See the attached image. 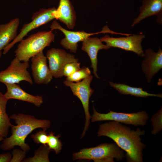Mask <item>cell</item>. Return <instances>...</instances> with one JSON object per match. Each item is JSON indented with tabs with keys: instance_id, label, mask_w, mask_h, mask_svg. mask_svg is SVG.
Masks as SVG:
<instances>
[{
	"instance_id": "1",
	"label": "cell",
	"mask_w": 162,
	"mask_h": 162,
	"mask_svg": "<svg viewBox=\"0 0 162 162\" xmlns=\"http://www.w3.org/2000/svg\"><path fill=\"white\" fill-rule=\"evenodd\" d=\"M144 130L137 128L136 130L120 123L114 121L100 125L97 132L98 137L110 138L125 152L128 162H143V152L146 145L140 137L145 134Z\"/></svg>"
},
{
	"instance_id": "2",
	"label": "cell",
	"mask_w": 162,
	"mask_h": 162,
	"mask_svg": "<svg viewBox=\"0 0 162 162\" xmlns=\"http://www.w3.org/2000/svg\"><path fill=\"white\" fill-rule=\"evenodd\" d=\"M9 117L14 119L17 125H11V135L3 139L0 145V148L4 150H10L16 146H19L26 152L29 151L30 147L25 142L28 134L36 129L40 128L46 130L50 126L51 122L49 120L37 119L31 115L19 113L12 115Z\"/></svg>"
},
{
	"instance_id": "3",
	"label": "cell",
	"mask_w": 162,
	"mask_h": 162,
	"mask_svg": "<svg viewBox=\"0 0 162 162\" xmlns=\"http://www.w3.org/2000/svg\"><path fill=\"white\" fill-rule=\"evenodd\" d=\"M55 36L51 30L40 31L22 39L14 52L15 57L21 61L28 62L32 57L49 46L54 41Z\"/></svg>"
},
{
	"instance_id": "4",
	"label": "cell",
	"mask_w": 162,
	"mask_h": 162,
	"mask_svg": "<svg viewBox=\"0 0 162 162\" xmlns=\"http://www.w3.org/2000/svg\"><path fill=\"white\" fill-rule=\"evenodd\" d=\"M124 151L115 143H105L97 146L80 149L72 154L73 160H86L94 162H114L125 157Z\"/></svg>"
},
{
	"instance_id": "5",
	"label": "cell",
	"mask_w": 162,
	"mask_h": 162,
	"mask_svg": "<svg viewBox=\"0 0 162 162\" xmlns=\"http://www.w3.org/2000/svg\"><path fill=\"white\" fill-rule=\"evenodd\" d=\"M93 113L91 117V122L110 121L117 122L122 124L135 126L145 125L149 118L148 113L145 111L136 112L125 113L117 112L109 110L106 113L98 112L94 106Z\"/></svg>"
},
{
	"instance_id": "6",
	"label": "cell",
	"mask_w": 162,
	"mask_h": 162,
	"mask_svg": "<svg viewBox=\"0 0 162 162\" xmlns=\"http://www.w3.org/2000/svg\"><path fill=\"white\" fill-rule=\"evenodd\" d=\"M93 78V76L91 75L82 81L77 82H70L67 80L63 81L64 84L70 87L73 95L76 96L80 100L84 109L86 122L80 139L85 135L88 128L91 117L89 112V103L90 98L94 92L90 87Z\"/></svg>"
},
{
	"instance_id": "7",
	"label": "cell",
	"mask_w": 162,
	"mask_h": 162,
	"mask_svg": "<svg viewBox=\"0 0 162 162\" xmlns=\"http://www.w3.org/2000/svg\"><path fill=\"white\" fill-rule=\"evenodd\" d=\"M51 30L58 29L62 32L64 38L61 39L60 44L64 49L71 52L75 53L77 50V43L83 41L87 38L95 34L99 33H110L117 34V32L110 30L107 25L104 26L101 31L94 33H88L83 31H73L64 28L56 20H54L50 26Z\"/></svg>"
},
{
	"instance_id": "8",
	"label": "cell",
	"mask_w": 162,
	"mask_h": 162,
	"mask_svg": "<svg viewBox=\"0 0 162 162\" xmlns=\"http://www.w3.org/2000/svg\"><path fill=\"white\" fill-rule=\"evenodd\" d=\"M56 9L55 7L43 8L34 13L32 16V21L28 23L24 24L15 39L4 48L3 54H6L16 43L22 39L29 32L55 19L54 12Z\"/></svg>"
},
{
	"instance_id": "9",
	"label": "cell",
	"mask_w": 162,
	"mask_h": 162,
	"mask_svg": "<svg viewBox=\"0 0 162 162\" xmlns=\"http://www.w3.org/2000/svg\"><path fill=\"white\" fill-rule=\"evenodd\" d=\"M29 66L28 62H22L15 57L7 69L0 71V82L4 84L19 83L25 81L33 84L32 77L27 70Z\"/></svg>"
},
{
	"instance_id": "10",
	"label": "cell",
	"mask_w": 162,
	"mask_h": 162,
	"mask_svg": "<svg viewBox=\"0 0 162 162\" xmlns=\"http://www.w3.org/2000/svg\"><path fill=\"white\" fill-rule=\"evenodd\" d=\"M145 38L142 34H130L126 37L114 38L108 35L100 38L102 42L106 43L110 48L111 47L120 48L127 51L133 52L139 56L143 57L144 52L141 43Z\"/></svg>"
},
{
	"instance_id": "11",
	"label": "cell",
	"mask_w": 162,
	"mask_h": 162,
	"mask_svg": "<svg viewBox=\"0 0 162 162\" xmlns=\"http://www.w3.org/2000/svg\"><path fill=\"white\" fill-rule=\"evenodd\" d=\"M46 55L49 68L53 77L56 78L63 76V68L67 63L78 62V59L74 55L60 48H52L47 51Z\"/></svg>"
},
{
	"instance_id": "12",
	"label": "cell",
	"mask_w": 162,
	"mask_h": 162,
	"mask_svg": "<svg viewBox=\"0 0 162 162\" xmlns=\"http://www.w3.org/2000/svg\"><path fill=\"white\" fill-rule=\"evenodd\" d=\"M32 75L34 82L38 84H47L53 76L47 63V58L41 51L31 58Z\"/></svg>"
},
{
	"instance_id": "13",
	"label": "cell",
	"mask_w": 162,
	"mask_h": 162,
	"mask_svg": "<svg viewBox=\"0 0 162 162\" xmlns=\"http://www.w3.org/2000/svg\"><path fill=\"white\" fill-rule=\"evenodd\" d=\"M143 57L141 70L149 83L162 68V50L159 47L158 51L155 52L152 49L148 48L144 52Z\"/></svg>"
},
{
	"instance_id": "14",
	"label": "cell",
	"mask_w": 162,
	"mask_h": 162,
	"mask_svg": "<svg viewBox=\"0 0 162 162\" xmlns=\"http://www.w3.org/2000/svg\"><path fill=\"white\" fill-rule=\"evenodd\" d=\"M82 50L86 52L89 56L91 62V67L93 74L96 77L100 79L97 74L98 60L97 55L101 50H108L110 48L102 43L100 38L96 37H89L82 41Z\"/></svg>"
},
{
	"instance_id": "15",
	"label": "cell",
	"mask_w": 162,
	"mask_h": 162,
	"mask_svg": "<svg viewBox=\"0 0 162 162\" xmlns=\"http://www.w3.org/2000/svg\"><path fill=\"white\" fill-rule=\"evenodd\" d=\"M140 14L134 19L131 25L133 27L143 20L153 15L157 16L158 23H162V0H143L140 8Z\"/></svg>"
},
{
	"instance_id": "16",
	"label": "cell",
	"mask_w": 162,
	"mask_h": 162,
	"mask_svg": "<svg viewBox=\"0 0 162 162\" xmlns=\"http://www.w3.org/2000/svg\"><path fill=\"white\" fill-rule=\"evenodd\" d=\"M54 14L55 19L64 24L68 28L72 29L74 28L76 16L70 0H60L58 7Z\"/></svg>"
},
{
	"instance_id": "17",
	"label": "cell",
	"mask_w": 162,
	"mask_h": 162,
	"mask_svg": "<svg viewBox=\"0 0 162 162\" xmlns=\"http://www.w3.org/2000/svg\"><path fill=\"white\" fill-rule=\"evenodd\" d=\"M7 91L4 94L6 98L15 99L27 102L39 107L43 102L42 96H34L22 90L19 85L16 83L4 84Z\"/></svg>"
},
{
	"instance_id": "18",
	"label": "cell",
	"mask_w": 162,
	"mask_h": 162,
	"mask_svg": "<svg viewBox=\"0 0 162 162\" xmlns=\"http://www.w3.org/2000/svg\"><path fill=\"white\" fill-rule=\"evenodd\" d=\"M20 21L17 18L0 24V52L16 38Z\"/></svg>"
},
{
	"instance_id": "19",
	"label": "cell",
	"mask_w": 162,
	"mask_h": 162,
	"mask_svg": "<svg viewBox=\"0 0 162 162\" xmlns=\"http://www.w3.org/2000/svg\"><path fill=\"white\" fill-rule=\"evenodd\" d=\"M110 86L116 89L120 94L129 95L135 97L146 98L148 97H156L162 98V93L151 94L143 90L140 87H131L128 85L109 82Z\"/></svg>"
},
{
	"instance_id": "20",
	"label": "cell",
	"mask_w": 162,
	"mask_h": 162,
	"mask_svg": "<svg viewBox=\"0 0 162 162\" xmlns=\"http://www.w3.org/2000/svg\"><path fill=\"white\" fill-rule=\"evenodd\" d=\"M9 100L0 92V136L7 137L12 124L6 112V105Z\"/></svg>"
},
{
	"instance_id": "21",
	"label": "cell",
	"mask_w": 162,
	"mask_h": 162,
	"mask_svg": "<svg viewBox=\"0 0 162 162\" xmlns=\"http://www.w3.org/2000/svg\"><path fill=\"white\" fill-rule=\"evenodd\" d=\"M51 151L47 145L42 144L35 151L34 156L24 159L22 162H49V154Z\"/></svg>"
},
{
	"instance_id": "22",
	"label": "cell",
	"mask_w": 162,
	"mask_h": 162,
	"mask_svg": "<svg viewBox=\"0 0 162 162\" xmlns=\"http://www.w3.org/2000/svg\"><path fill=\"white\" fill-rule=\"evenodd\" d=\"M54 133L52 131L50 132L48 134V141L47 145L51 150H53L57 154L59 153L62 149V144L59 138L60 134L55 135Z\"/></svg>"
},
{
	"instance_id": "23",
	"label": "cell",
	"mask_w": 162,
	"mask_h": 162,
	"mask_svg": "<svg viewBox=\"0 0 162 162\" xmlns=\"http://www.w3.org/2000/svg\"><path fill=\"white\" fill-rule=\"evenodd\" d=\"M151 121L153 129L151 132L152 135H155L158 134L162 129V108L152 116Z\"/></svg>"
},
{
	"instance_id": "24",
	"label": "cell",
	"mask_w": 162,
	"mask_h": 162,
	"mask_svg": "<svg viewBox=\"0 0 162 162\" xmlns=\"http://www.w3.org/2000/svg\"><path fill=\"white\" fill-rule=\"evenodd\" d=\"M91 75V71L88 68L83 67L70 76L66 77V80L73 82L80 81Z\"/></svg>"
},
{
	"instance_id": "25",
	"label": "cell",
	"mask_w": 162,
	"mask_h": 162,
	"mask_svg": "<svg viewBox=\"0 0 162 162\" xmlns=\"http://www.w3.org/2000/svg\"><path fill=\"white\" fill-rule=\"evenodd\" d=\"M46 131L44 130H39L34 134H32L31 137L36 143L46 145L48 141V134Z\"/></svg>"
},
{
	"instance_id": "26",
	"label": "cell",
	"mask_w": 162,
	"mask_h": 162,
	"mask_svg": "<svg viewBox=\"0 0 162 162\" xmlns=\"http://www.w3.org/2000/svg\"><path fill=\"white\" fill-rule=\"evenodd\" d=\"M80 63L78 62H73L67 63L64 67L63 74L66 77L70 76L80 69Z\"/></svg>"
},
{
	"instance_id": "27",
	"label": "cell",
	"mask_w": 162,
	"mask_h": 162,
	"mask_svg": "<svg viewBox=\"0 0 162 162\" xmlns=\"http://www.w3.org/2000/svg\"><path fill=\"white\" fill-rule=\"evenodd\" d=\"M26 152L18 148H15L12 153V157L10 162H22L26 156Z\"/></svg>"
},
{
	"instance_id": "28",
	"label": "cell",
	"mask_w": 162,
	"mask_h": 162,
	"mask_svg": "<svg viewBox=\"0 0 162 162\" xmlns=\"http://www.w3.org/2000/svg\"><path fill=\"white\" fill-rule=\"evenodd\" d=\"M12 157L10 153L0 154V162H10Z\"/></svg>"
},
{
	"instance_id": "29",
	"label": "cell",
	"mask_w": 162,
	"mask_h": 162,
	"mask_svg": "<svg viewBox=\"0 0 162 162\" xmlns=\"http://www.w3.org/2000/svg\"><path fill=\"white\" fill-rule=\"evenodd\" d=\"M3 137L0 136V142L3 140Z\"/></svg>"
},
{
	"instance_id": "30",
	"label": "cell",
	"mask_w": 162,
	"mask_h": 162,
	"mask_svg": "<svg viewBox=\"0 0 162 162\" xmlns=\"http://www.w3.org/2000/svg\"><path fill=\"white\" fill-rule=\"evenodd\" d=\"M2 55V51H1L0 52V58L1 57Z\"/></svg>"
}]
</instances>
